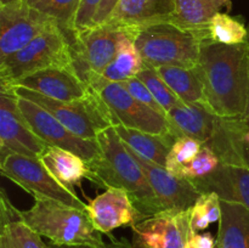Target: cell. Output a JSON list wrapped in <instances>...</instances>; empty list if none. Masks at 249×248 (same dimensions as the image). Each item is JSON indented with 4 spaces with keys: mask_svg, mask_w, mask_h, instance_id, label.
<instances>
[{
    "mask_svg": "<svg viewBox=\"0 0 249 248\" xmlns=\"http://www.w3.org/2000/svg\"><path fill=\"white\" fill-rule=\"evenodd\" d=\"M197 71L207 109L224 118H243L247 108L248 43L225 45L204 40Z\"/></svg>",
    "mask_w": 249,
    "mask_h": 248,
    "instance_id": "obj_1",
    "label": "cell"
},
{
    "mask_svg": "<svg viewBox=\"0 0 249 248\" xmlns=\"http://www.w3.org/2000/svg\"><path fill=\"white\" fill-rule=\"evenodd\" d=\"M96 141L100 153L88 162L90 169L88 180L101 189L113 187L126 191L146 218L163 212L142 168L119 138L114 126L101 131Z\"/></svg>",
    "mask_w": 249,
    "mask_h": 248,
    "instance_id": "obj_2",
    "label": "cell"
},
{
    "mask_svg": "<svg viewBox=\"0 0 249 248\" xmlns=\"http://www.w3.org/2000/svg\"><path fill=\"white\" fill-rule=\"evenodd\" d=\"M134 43L147 67L177 66L195 68L202 44L208 36L162 21H150L134 28Z\"/></svg>",
    "mask_w": 249,
    "mask_h": 248,
    "instance_id": "obj_3",
    "label": "cell"
},
{
    "mask_svg": "<svg viewBox=\"0 0 249 248\" xmlns=\"http://www.w3.org/2000/svg\"><path fill=\"white\" fill-rule=\"evenodd\" d=\"M28 211H21V220L53 245H88L105 248L102 233L92 224L87 211L49 199H34Z\"/></svg>",
    "mask_w": 249,
    "mask_h": 248,
    "instance_id": "obj_4",
    "label": "cell"
},
{
    "mask_svg": "<svg viewBox=\"0 0 249 248\" xmlns=\"http://www.w3.org/2000/svg\"><path fill=\"white\" fill-rule=\"evenodd\" d=\"M72 33L57 24L0 62V92L15 94L12 87L17 80L45 68L58 67L75 72L71 44Z\"/></svg>",
    "mask_w": 249,
    "mask_h": 248,
    "instance_id": "obj_5",
    "label": "cell"
},
{
    "mask_svg": "<svg viewBox=\"0 0 249 248\" xmlns=\"http://www.w3.org/2000/svg\"><path fill=\"white\" fill-rule=\"evenodd\" d=\"M135 26L105 23L88 27L71 34L73 63L78 77L95 89L102 72L112 62L125 35H134Z\"/></svg>",
    "mask_w": 249,
    "mask_h": 248,
    "instance_id": "obj_6",
    "label": "cell"
},
{
    "mask_svg": "<svg viewBox=\"0 0 249 248\" xmlns=\"http://www.w3.org/2000/svg\"><path fill=\"white\" fill-rule=\"evenodd\" d=\"M15 94L36 102L50 112L73 134L85 140H96L99 134L116 126V119L99 91L78 101H57L33 90L15 88Z\"/></svg>",
    "mask_w": 249,
    "mask_h": 248,
    "instance_id": "obj_7",
    "label": "cell"
},
{
    "mask_svg": "<svg viewBox=\"0 0 249 248\" xmlns=\"http://www.w3.org/2000/svg\"><path fill=\"white\" fill-rule=\"evenodd\" d=\"M0 172L2 177L22 187L34 199H49L87 211L88 204L78 197L74 190L57 181L40 159L9 155L0 159Z\"/></svg>",
    "mask_w": 249,
    "mask_h": 248,
    "instance_id": "obj_8",
    "label": "cell"
},
{
    "mask_svg": "<svg viewBox=\"0 0 249 248\" xmlns=\"http://www.w3.org/2000/svg\"><path fill=\"white\" fill-rule=\"evenodd\" d=\"M99 92L111 109L116 125L121 124L126 128L160 136L170 146L178 139L170 129L167 117L134 99L121 83H109Z\"/></svg>",
    "mask_w": 249,
    "mask_h": 248,
    "instance_id": "obj_9",
    "label": "cell"
},
{
    "mask_svg": "<svg viewBox=\"0 0 249 248\" xmlns=\"http://www.w3.org/2000/svg\"><path fill=\"white\" fill-rule=\"evenodd\" d=\"M57 24V19L23 1L0 6V62Z\"/></svg>",
    "mask_w": 249,
    "mask_h": 248,
    "instance_id": "obj_10",
    "label": "cell"
},
{
    "mask_svg": "<svg viewBox=\"0 0 249 248\" xmlns=\"http://www.w3.org/2000/svg\"><path fill=\"white\" fill-rule=\"evenodd\" d=\"M191 208L164 211L131 226L134 248H187L194 235Z\"/></svg>",
    "mask_w": 249,
    "mask_h": 248,
    "instance_id": "obj_11",
    "label": "cell"
},
{
    "mask_svg": "<svg viewBox=\"0 0 249 248\" xmlns=\"http://www.w3.org/2000/svg\"><path fill=\"white\" fill-rule=\"evenodd\" d=\"M16 96L17 104L26 121L34 133L49 146L71 151L87 162L99 156L100 147L96 140H85L79 138L38 104L18 95Z\"/></svg>",
    "mask_w": 249,
    "mask_h": 248,
    "instance_id": "obj_12",
    "label": "cell"
},
{
    "mask_svg": "<svg viewBox=\"0 0 249 248\" xmlns=\"http://www.w3.org/2000/svg\"><path fill=\"white\" fill-rule=\"evenodd\" d=\"M48 147L22 114L16 94L0 92V159L9 155L39 159Z\"/></svg>",
    "mask_w": 249,
    "mask_h": 248,
    "instance_id": "obj_13",
    "label": "cell"
},
{
    "mask_svg": "<svg viewBox=\"0 0 249 248\" xmlns=\"http://www.w3.org/2000/svg\"><path fill=\"white\" fill-rule=\"evenodd\" d=\"M128 150L142 168L163 212L173 211V209L178 211L190 209L201 197L202 194L192 184V181L175 177L164 167H160L140 157L129 147Z\"/></svg>",
    "mask_w": 249,
    "mask_h": 248,
    "instance_id": "obj_14",
    "label": "cell"
},
{
    "mask_svg": "<svg viewBox=\"0 0 249 248\" xmlns=\"http://www.w3.org/2000/svg\"><path fill=\"white\" fill-rule=\"evenodd\" d=\"M88 214L95 228L101 233L111 235L114 229L134 226L146 219L136 208L130 195L121 189H106L94 199H90Z\"/></svg>",
    "mask_w": 249,
    "mask_h": 248,
    "instance_id": "obj_15",
    "label": "cell"
},
{
    "mask_svg": "<svg viewBox=\"0 0 249 248\" xmlns=\"http://www.w3.org/2000/svg\"><path fill=\"white\" fill-rule=\"evenodd\" d=\"M224 7L230 11L232 0H160L157 15L150 21L168 22L209 38V22Z\"/></svg>",
    "mask_w": 249,
    "mask_h": 248,
    "instance_id": "obj_16",
    "label": "cell"
},
{
    "mask_svg": "<svg viewBox=\"0 0 249 248\" xmlns=\"http://www.w3.org/2000/svg\"><path fill=\"white\" fill-rule=\"evenodd\" d=\"M16 87L26 88L57 101H78L84 100L95 91L91 87L83 82L77 73L66 68H45L38 71L22 79L17 80Z\"/></svg>",
    "mask_w": 249,
    "mask_h": 248,
    "instance_id": "obj_17",
    "label": "cell"
},
{
    "mask_svg": "<svg viewBox=\"0 0 249 248\" xmlns=\"http://www.w3.org/2000/svg\"><path fill=\"white\" fill-rule=\"evenodd\" d=\"M192 184L201 194L214 192L220 201L240 203L249 209V168L242 165L223 164L211 175Z\"/></svg>",
    "mask_w": 249,
    "mask_h": 248,
    "instance_id": "obj_18",
    "label": "cell"
},
{
    "mask_svg": "<svg viewBox=\"0 0 249 248\" xmlns=\"http://www.w3.org/2000/svg\"><path fill=\"white\" fill-rule=\"evenodd\" d=\"M167 119L177 138L189 136L206 145L214 135L219 116L202 106L184 104L170 109Z\"/></svg>",
    "mask_w": 249,
    "mask_h": 248,
    "instance_id": "obj_19",
    "label": "cell"
},
{
    "mask_svg": "<svg viewBox=\"0 0 249 248\" xmlns=\"http://www.w3.org/2000/svg\"><path fill=\"white\" fill-rule=\"evenodd\" d=\"M39 159L49 173L68 189L74 190L75 185H80L84 177H89L87 160L65 148L49 146Z\"/></svg>",
    "mask_w": 249,
    "mask_h": 248,
    "instance_id": "obj_20",
    "label": "cell"
},
{
    "mask_svg": "<svg viewBox=\"0 0 249 248\" xmlns=\"http://www.w3.org/2000/svg\"><path fill=\"white\" fill-rule=\"evenodd\" d=\"M216 245L219 248H249V209L240 203L221 201Z\"/></svg>",
    "mask_w": 249,
    "mask_h": 248,
    "instance_id": "obj_21",
    "label": "cell"
},
{
    "mask_svg": "<svg viewBox=\"0 0 249 248\" xmlns=\"http://www.w3.org/2000/svg\"><path fill=\"white\" fill-rule=\"evenodd\" d=\"M156 71L181 101L207 108L204 87L197 67L182 68L177 66H162L156 68Z\"/></svg>",
    "mask_w": 249,
    "mask_h": 248,
    "instance_id": "obj_22",
    "label": "cell"
},
{
    "mask_svg": "<svg viewBox=\"0 0 249 248\" xmlns=\"http://www.w3.org/2000/svg\"><path fill=\"white\" fill-rule=\"evenodd\" d=\"M145 67L142 57L136 48L131 35H125L119 41L116 56L102 72L95 90L100 91L109 83H122L136 77Z\"/></svg>",
    "mask_w": 249,
    "mask_h": 248,
    "instance_id": "obj_23",
    "label": "cell"
},
{
    "mask_svg": "<svg viewBox=\"0 0 249 248\" xmlns=\"http://www.w3.org/2000/svg\"><path fill=\"white\" fill-rule=\"evenodd\" d=\"M119 138L130 150L138 153L140 157L165 168L168 153L172 146L163 138L153 134L143 133L136 129L126 128L124 125L114 126Z\"/></svg>",
    "mask_w": 249,
    "mask_h": 248,
    "instance_id": "obj_24",
    "label": "cell"
},
{
    "mask_svg": "<svg viewBox=\"0 0 249 248\" xmlns=\"http://www.w3.org/2000/svg\"><path fill=\"white\" fill-rule=\"evenodd\" d=\"M209 39L225 45L246 44L249 40V31L241 17L230 16L228 12H218L208 24Z\"/></svg>",
    "mask_w": 249,
    "mask_h": 248,
    "instance_id": "obj_25",
    "label": "cell"
},
{
    "mask_svg": "<svg viewBox=\"0 0 249 248\" xmlns=\"http://www.w3.org/2000/svg\"><path fill=\"white\" fill-rule=\"evenodd\" d=\"M160 0H119L106 22L139 26L157 15Z\"/></svg>",
    "mask_w": 249,
    "mask_h": 248,
    "instance_id": "obj_26",
    "label": "cell"
},
{
    "mask_svg": "<svg viewBox=\"0 0 249 248\" xmlns=\"http://www.w3.org/2000/svg\"><path fill=\"white\" fill-rule=\"evenodd\" d=\"M0 248H49L41 236L22 220L0 223Z\"/></svg>",
    "mask_w": 249,
    "mask_h": 248,
    "instance_id": "obj_27",
    "label": "cell"
},
{
    "mask_svg": "<svg viewBox=\"0 0 249 248\" xmlns=\"http://www.w3.org/2000/svg\"><path fill=\"white\" fill-rule=\"evenodd\" d=\"M221 218V201L214 192L202 194L196 203L191 207V228L194 232H199L216 223Z\"/></svg>",
    "mask_w": 249,
    "mask_h": 248,
    "instance_id": "obj_28",
    "label": "cell"
},
{
    "mask_svg": "<svg viewBox=\"0 0 249 248\" xmlns=\"http://www.w3.org/2000/svg\"><path fill=\"white\" fill-rule=\"evenodd\" d=\"M136 77L148 88L151 94L155 96V99L157 100L158 104L162 106V108L167 112V114L168 112L172 108H174V107L185 104V102L181 101V100L175 95V92L165 84L164 80L158 75L156 68L145 66V67L142 68V71H141Z\"/></svg>",
    "mask_w": 249,
    "mask_h": 248,
    "instance_id": "obj_29",
    "label": "cell"
},
{
    "mask_svg": "<svg viewBox=\"0 0 249 248\" xmlns=\"http://www.w3.org/2000/svg\"><path fill=\"white\" fill-rule=\"evenodd\" d=\"M203 143L196 139L189 136H181L175 140L168 153L165 169L173 175L179 177V173L184 167H186L199 152Z\"/></svg>",
    "mask_w": 249,
    "mask_h": 248,
    "instance_id": "obj_30",
    "label": "cell"
},
{
    "mask_svg": "<svg viewBox=\"0 0 249 248\" xmlns=\"http://www.w3.org/2000/svg\"><path fill=\"white\" fill-rule=\"evenodd\" d=\"M220 164V159L214 153V151L207 145H203L196 157L186 167L182 168L181 172L179 173V177L187 179L190 181L202 179L215 172Z\"/></svg>",
    "mask_w": 249,
    "mask_h": 248,
    "instance_id": "obj_31",
    "label": "cell"
},
{
    "mask_svg": "<svg viewBox=\"0 0 249 248\" xmlns=\"http://www.w3.org/2000/svg\"><path fill=\"white\" fill-rule=\"evenodd\" d=\"M80 0H41L36 9L57 19L60 26L67 32H73V22Z\"/></svg>",
    "mask_w": 249,
    "mask_h": 248,
    "instance_id": "obj_32",
    "label": "cell"
},
{
    "mask_svg": "<svg viewBox=\"0 0 249 248\" xmlns=\"http://www.w3.org/2000/svg\"><path fill=\"white\" fill-rule=\"evenodd\" d=\"M121 84L123 85L129 92H130V95L134 97V99H136L138 101H140L141 104L151 107L152 109H155V111L160 112V114L167 117V112L162 108V106L158 104L157 100L155 99V96L151 94L148 88L146 87V85L143 84L138 77H134L131 78V79L125 80V82H122Z\"/></svg>",
    "mask_w": 249,
    "mask_h": 248,
    "instance_id": "obj_33",
    "label": "cell"
},
{
    "mask_svg": "<svg viewBox=\"0 0 249 248\" xmlns=\"http://www.w3.org/2000/svg\"><path fill=\"white\" fill-rule=\"evenodd\" d=\"M102 0H80L73 22V32L85 29L92 26L95 14Z\"/></svg>",
    "mask_w": 249,
    "mask_h": 248,
    "instance_id": "obj_34",
    "label": "cell"
},
{
    "mask_svg": "<svg viewBox=\"0 0 249 248\" xmlns=\"http://www.w3.org/2000/svg\"><path fill=\"white\" fill-rule=\"evenodd\" d=\"M216 238L211 232H195L190 238L187 248H215Z\"/></svg>",
    "mask_w": 249,
    "mask_h": 248,
    "instance_id": "obj_35",
    "label": "cell"
},
{
    "mask_svg": "<svg viewBox=\"0 0 249 248\" xmlns=\"http://www.w3.org/2000/svg\"><path fill=\"white\" fill-rule=\"evenodd\" d=\"M118 1L119 0H102L101 4L97 7L96 14H95L92 26L105 23V22L107 21V18L109 17V15H111L112 11L114 10V7L117 6Z\"/></svg>",
    "mask_w": 249,
    "mask_h": 248,
    "instance_id": "obj_36",
    "label": "cell"
},
{
    "mask_svg": "<svg viewBox=\"0 0 249 248\" xmlns=\"http://www.w3.org/2000/svg\"><path fill=\"white\" fill-rule=\"evenodd\" d=\"M105 248H134L131 242H129L126 238L121 237L117 238L114 236L109 235V242L106 243Z\"/></svg>",
    "mask_w": 249,
    "mask_h": 248,
    "instance_id": "obj_37",
    "label": "cell"
},
{
    "mask_svg": "<svg viewBox=\"0 0 249 248\" xmlns=\"http://www.w3.org/2000/svg\"><path fill=\"white\" fill-rule=\"evenodd\" d=\"M240 159L242 167L249 168V145L245 142V139H243V142L240 147Z\"/></svg>",
    "mask_w": 249,
    "mask_h": 248,
    "instance_id": "obj_38",
    "label": "cell"
},
{
    "mask_svg": "<svg viewBox=\"0 0 249 248\" xmlns=\"http://www.w3.org/2000/svg\"><path fill=\"white\" fill-rule=\"evenodd\" d=\"M243 121H245L246 125L249 129V40H248V91H247V108H246V113L243 116Z\"/></svg>",
    "mask_w": 249,
    "mask_h": 248,
    "instance_id": "obj_39",
    "label": "cell"
},
{
    "mask_svg": "<svg viewBox=\"0 0 249 248\" xmlns=\"http://www.w3.org/2000/svg\"><path fill=\"white\" fill-rule=\"evenodd\" d=\"M49 248H96V247H92V246H88V245H53V243H50V245H49Z\"/></svg>",
    "mask_w": 249,
    "mask_h": 248,
    "instance_id": "obj_40",
    "label": "cell"
},
{
    "mask_svg": "<svg viewBox=\"0 0 249 248\" xmlns=\"http://www.w3.org/2000/svg\"><path fill=\"white\" fill-rule=\"evenodd\" d=\"M22 1H23V2H26L27 5H29V6H33V7H36V5H38L39 2L41 1V0H22Z\"/></svg>",
    "mask_w": 249,
    "mask_h": 248,
    "instance_id": "obj_41",
    "label": "cell"
},
{
    "mask_svg": "<svg viewBox=\"0 0 249 248\" xmlns=\"http://www.w3.org/2000/svg\"><path fill=\"white\" fill-rule=\"evenodd\" d=\"M22 1V0H0V6H5V5L15 4V2Z\"/></svg>",
    "mask_w": 249,
    "mask_h": 248,
    "instance_id": "obj_42",
    "label": "cell"
},
{
    "mask_svg": "<svg viewBox=\"0 0 249 248\" xmlns=\"http://www.w3.org/2000/svg\"><path fill=\"white\" fill-rule=\"evenodd\" d=\"M243 139H245V142L248 143V145H249V130L247 131V133H246L245 138H243Z\"/></svg>",
    "mask_w": 249,
    "mask_h": 248,
    "instance_id": "obj_43",
    "label": "cell"
},
{
    "mask_svg": "<svg viewBox=\"0 0 249 248\" xmlns=\"http://www.w3.org/2000/svg\"><path fill=\"white\" fill-rule=\"evenodd\" d=\"M215 248H219V246H218V245H216V246H215Z\"/></svg>",
    "mask_w": 249,
    "mask_h": 248,
    "instance_id": "obj_44",
    "label": "cell"
}]
</instances>
